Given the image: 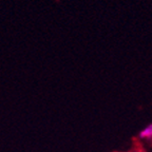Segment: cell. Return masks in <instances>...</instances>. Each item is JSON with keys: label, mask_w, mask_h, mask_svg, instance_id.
I'll return each instance as SVG.
<instances>
[{"label": "cell", "mask_w": 152, "mask_h": 152, "mask_svg": "<svg viewBox=\"0 0 152 152\" xmlns=\"http://www.w3.org/2000/svg\"><path fill=\"white\" fill-rule=\"evenodd\" d=\"M140 137L142 140H152V124L148 125L140 132Z\"/></svg>", "instance_id": "cell-1"}, {"label": "cell", "mask_w": 152, "mask_h": 152, "mask_svg": "<svg viewBox=\"0 0 152 152\" xmlns=\"http://www.w3.org/2000/svg\"><path fill=\"white\" fill-rule=\"evenodd\" d=\"M132 152H138V151H132Z\"/></svg>", "instance_id": "cell-2"}]
</instances>
